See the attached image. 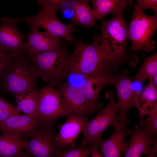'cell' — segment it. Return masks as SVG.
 <instances>
[{
  "label": "cell",
  "mask_w": 157,
  "mask_h": 157,
  "mask_svg": "<svg viewBox=\"0 0 157 157\" xmlns=\"http://www.w3.org/2000/svg\"><path fill=\"white\" fill-rule=\"evenodd\" d=\"M141 128L152 135H157V106L148 115L147 119L141 118L139 121Z\"/></svg>",
  "instance_id": "obj_26"
},
{
  "label": "cell",
  "mask_w": 157,
  "mask_h": 157,
  "mask_svg": "<svg viewBox=\"0 0 157 157\" xmlns=\"http://www.w3.org/2000/svg\"><path fill=\"white\" fill-rule=\"evenodd\" d=\"M74 13L71 23L89 29L95 25L94 19L89 1L76 0L73 8Z\"/></svg>",
  "instance_id": "obj_22"
},
{
  "label": "cell",
  "mask_w": 157,
  "mask_h": 157,
  "mask_svg": "<svg viewBox=\"0 0 157 157\" xmlns=\"http://www.w3.org/2000/svg\"><path fill=\"white\" fill-rule=\"evenodd\" d=\"M156 74L157 53H155L145 59L134 79L143 83L146 79H151Z\"/></svg>",
  "instance_id": "obj_24"
},
{
  "label": "cell",
  "mask_w": 157,
  "mask_h": 157,
  "mask_svg": "<svg viewBox=\"0 0 157 157\" xmlns=\"http://www.w3.org/2000/svg\"><path fill=\"white\" fill-rule=\"evenodd\" d=\"M67 117L65 122L60 126L59 131L55 135L56 145L60 151L62 148L75 144L77 138L88 121V117L74 114Z\"/></svg>",
  "instance_id": "obj_14"
},
{
  "label": "cell",
  "mask_w": 157,
  "mask_h": 157,
  "mask_svg": "<svg viewBox=\"0 0 157 157\" xmlns=\"http://www.w3.org/2000/svg\"><path fill=\"white\" fill-rule=\"evenodd\" d=\"M151 79L154 85L157 86V74L155 75Z\"/></svg>",
  "instance_id": "obj_34"
},
{
  "label": "cell",
  "mask_w": 157,
  "mask_h": 157,
  "mask_svg": "<svg viewBox=\"0 0 157 157\" xmlns=\"http://www.w3.org/2000/svg\"><path fill=\"white\" fill-rule=\"evenodd\" d=\"M0 23V47L13 58L26 53L24 36L17 29L19 17L3 16Z\"/></svg>",
  "instance_id": "obj_9"
},
{
  "label": "cell",
  "mask_w": 157,
  "mask_h": 157,
  "mask_svg": "<svg viewBox=\"0 0 157 157\" xmlns=\"http://www.w3.org/2000/svg\"><path fill=\"white\" fill-rule=\"evenodd\" d=\"M39 91L35 87L15 95L17 107L20 112L36 117Z\"/></svg>",
  "instance_id": "obj_23"
},
{
  "label": "cell",
  "mask_w": 157,
  "mask_h": 157,
  "mask_svg": "<svg viewBox=\"0 0 157 157\" xmlns=\"http://www.w3.org/2000/svg\"><path fill=\"white\" fill-rule=\"evenodd\" d=\"M31 31L25 35L28 38L25 43L26 53L36 54L55 49L62 44L60 38L49 32H41L36 27H30Z\"/></svg>",
  "instance_id": "obj_15"
},
{
  "label": "cell",
  "mask_w": 157,
  "mask_h": 157,
  "mask_svg": "<svg viewBox=\"0 0 157 157\" xmlns=\"http://www.w3.org/2000/svg\"><path fill=\"white\" fill-rule=\"evenodd\" d=\"M129 121H119L115 126L112 135L96 145L103 157H121L123 154L125 140L132 132L128 127Z\"/></svg>",
  "instance_id": "obj_12"
},
{
  "label": "cell",
  "mask_w": 157,
  "mask_h": 157,
  "mask_svg": "<svg viewBox=\"0 0 157 157\" xmlns=\"http://www.w3.org/2000/svg\"><path fill=\"white\" fill-rule=\"evenodd\" d=\"M133 79L125 70L115 76L113 84L116 90V102L118 107L117 117L119 121H129L127 118L128 113L134 106L132 83Z\"/></svg>",
  "instance_id": "obj_11"
},
{
  "label": "cell",
  "mask_w": 157,
  "mask_h": 157,
  "mask_svg": "<svg viewBox=\"0 0 157 157\" xmlns=\"http://www.w3.org/2000/svg\"><path fill=\"white\" fill-rule=\"evenodd\" d=\"M20 112L17 107L0 97V122L12 116L20 115Z\"/></svg>",
  "instance_id": "obj_28"
},
{
  "label": "cell",
  "mask_w": 157,
  "mask_h": 157,
  "mask_svg": "<svg viewBox=\"0 0 157 157\" xmlns=\"http://www.w3.org/2000/svg\"><path fill=\"white\" fill-rule=\"evenodd\" d=\"M23 19L30 27L42 28L53 35L63 38L70 42L74 40L72 33L76 30L75 25L71 23L68 24H63L56 15L39 13L36 15L26 16Z\"/></svg>",
  "instance_id": "obj_10"
},
{
  "label": "cell",
  "mask_w": 157,
  "mask_h": 157,
  "mask_svg": "<svg viewBox=\"0 0 157 157\" xmlns=\"http://www.w3.org/2000/svg\"><path fill=\"white\" fill-rule=\"evenodd\" d=\"M90 156L91 157H103L95 145H93Z\"/></svg>",
  "instance_id": "obj_33"
},
{
  "label": "cell",
  "mask_w": 157,
  "mask_h": 157,
  "mask_svg": "<svg viewBox=\"0 0 157 157\" xmlns=\"http://www.w3.org/2000/svg\"><path fill=\"white\" fill-rule=\"evenodd\" d=\"M64 1L63 0H36L38 4L42 5L40 13L56 15V12L62 9Z\"/></svg>",
  "instance_id": "obj_27"
},
{
  "label": "cell",
  "mask_w": 157,
  "mask_h": 157,
  "mask_svg": "<svg viewBox=\"0 0 157 157\" xmlns=\"http://www.w3.org/2000/svg\"><path fill=\"white\" fill-rule=\"evenodd\" d=\"M57 88L56 90L72 114L87 117L89 115H94L89 103L78 87L66 82Z\"/></svg>",
  "instance_id": "obj_13"
},
{
  "label": "cell",
  "mask_w": 157,
  "mask_h": 157,
  "mask_svg": "<svg viewBox=\"0 0 157 157\" xmlns=\"http://www.w3.org/2000/svg\"><path fill=\"white\" fill-rule=\"evenodd\" d=\"M41 127L36 117L27 115L10 117L0 122V133H8L22 137L31 136L36 129Z\"/></svg>",
  "instance_id": "obj_16"
},
{
  "label": "cell",
  "mask_w": 157,
  "mask_h": 157,
  "mask_svg": "<svg viewBox=\"0 0 157 157\" xmlns=\"http://www.w3.org/2000/svg\"><path fill=\"white\" fill-rule=\"evenodd\" d=\"M153 145L151 147L149 152L146 157H156L157 156V141L154 140Z\"/></svg>",
  "instance_id": "obj_32"
},
{
  "label": "cell",
  "mask_w": 157,
  "mask_h": 157,
  "mask_svg": "<svg viewBox=\"0 0 157 157\" xmlns=\"http://www.w3.org/2000/svg\"><path fill=\"white\" fill-rule=\"evenodd\" d=\"M101 43V37L97 35H94L91 43L82 40L76 41L75 50L71 55L69 74L114 78L123 64L111 56Z\"/></svg>",
  "instance_id": "obj_1"
},
{
  "label": "cell",
  "mask_w": 157,
  "mask_h": 157,
  "mask_svg": "<svg viewBox=\"0 0 157 157\" xmlns=\"http://www.w3.org/2000/svg\"><path fill=\"white\" fill-rule=\"evenodd\" d=\"M93 145L79 146L75 144L64 151H58L55 157H89Z\"/></svg>",
  "instance_id": "obj_25"
},
{
  "label": "cell",
  "mask_w": 157,
  "mask_h": 157,
  "mask_svg": "<svg viewBox=\"0 0 157 157\" xmlns=\"http://www.w3.org/2000/svg\"><path fill=\"white\" fill-rule=\"evenodd\" d=\"M136 3L143 10L152 9L154 11V15L157 16V0H137Z\"/></svg>",
  "instance_id": "obj_30"
},
{
  "label": "cell",
  "mask_w": 157,
  "mask_h": 157,
  "mask_svg": "<svg viewBox=\"0 0 157 157\" xmlns=\"http://www.w3.org/2000/svg\"><path fill=\"white\" fill-rule=\"evenodd\" d=\"M131 135L129 140L124 144L123 157H140L143 154H147L154 140L153 135L136 124Z\"/></svg>",
  "instance_id": "obj_18"
},
{
  "label": "cell",
  "mask_w": 157,
  "mask_h": 157,
  "mask_svg": "<svg viewBox=\"0 0 157 157\" xmlns=\"http://www.w3.org/2000/svg\"><path fill=\"white\" fill-rule=\"evenodd\" d=\"M27 142L18 135L8 133H0V157H19Z\"/></svg>",
  "instance_id": "obj_19"
},
{
  "label": "cell",
  "mask_w": 157,
  "mask_h": 157,
  "mask_svg": "<svg viewBox=\"0 0 157 157\" xmlns=\"http://www.w3.org/2000/svg\"><path fill=\"white\" fill-rule=\"evenodd\" d=\"M122 10L108 20L103 19L100 29L101 45L115 60L131 67L137 64L139 59L134 51L128 50L126 47L129 40L128 25Z\"/></svg>",
  "instance_id": "obj_2"
},
{
  "label": "cell",
  "mask_w": 157,
  "mask_h": 157,
  "mask_svg": "<svg viewBox=\"0 0 157 157\" xmlns=\"http://www.w3.org/2000/svg\"><path fill=\"white\" fill-rule=\"evenodd\" d=\"M26 54L35 66L39 78L50 86L57 88L69 74L71 54L66 45L62 44L53 50Z\"/></svg>",
  "instance_id": "obj_3"
},
{
  "label": "cell",
  "mask_w": 157,
  "mask_h": 157,
  "mask_svg": "<svg viewBox=\"0 0 157 157\" xmlns=\"http://www.w3.org/2000/svg\"><path fill=\"white\" fill-rule=\"evenodd\" d=\"M19 157H33L27 154L25 151H23Z\"/></svg>",
  "instance_id": "obj_35"
},
{
  "label": "cell",
  "mask_w": 157,
  "mask_h": 157,
  "mask_svg": "<svg viewBox=\"0 0 157 157\" xmlns=\"http://www.w3.org/2000/svg\"><path fill=\"white\" fill-rule=\"evenodd\" d=\"M133 16L128 25L129 39L132 42L129 49L152 51L156 42L152 37L157 28V16H149L136 3L134 5Z\"/></svg>",
  "instance_id": "obj_5"
},
{
  "label": "cell",
  "mask_w": 157,
  "mask_h": 157,
  "mask_svg": "<svg viewBox=\"0 0 157 157\" xmlns=\"http://www.w3.org/2000/svg\"><path fill=\"white\" fill-rule=\"evenodd\" d=\"M92 9L95 20H103L107 15H113L124 10L132 3L130 0H91Z\"/></svg>",
  "instance_id": "obj_20"
},
{
  "label": "cell",
  "mask_w": 157,
  "mask_h": 157,
  "mask_svg": "<svg viewBox=\"0 0 157 157\" xmlns=\"http://www.w3.org/2000/svg\"><path fill=\"white\" fill-rule=\"evenodd\" d=\"M142 83L133 79L132 85L134 106L135 107L143 90Z\"/></svg>",
  "instance_id": "obj_31"
},
{
  "label": "cell",
  "mask_w": 157,
  "mask_h": 157,
  "mask_svg": "<svg viewBox=\"0 0 157 157\" xmlns=\"http://www.w3.org/2000/svg\"><path fill=\"white\" fill-rule=\"evenodd\" d=\"M14 58L0 47V74L12 63Z\"/></svg>",
  "instance_id": "obj_29"
},
{
  "label": "cell",
  "mask_w": 157,
  "mask_h": 157,
  "mask_svg": "<svg viewBox=\"0 0 157 157\" xmlns=\"http://www.w3.org/2000/svg\"><path fill=\"white\" fill-rule=\"evenodd\" d=\"M143 89L135 107L141 118L150 114L157 106V86L152 80Z\"/></svg>",
  "instance_id": "obj_21"
},
{
  "label": "cell",
  "mask_w": 157,
  "mask_h": 157,
  "mask_svg": "<svg viewBox=\"0 0 157 157\" xmlns=\"http://www.w3.org/2000/svg\"><path fill=\"white\" fill-rule=\"evenodd\" d=\"M55 124L39 128L33 133L25 149L27 154L33 157H55L59 150L55 140Z\"/></svg>",
  "instance_id": "obj_8"
},
{
  "label": "cell",
  "mask_w": 157,
  "mask_h": 157,
  "mask_svg": "<svg viewBox=\"0 0 157 157\" xmlns=\"http://www.w3.org/2000/svg\"><path fill=\"white\" fill-rule=\"evenodd\" d=\"M26 54L14 58L12 64L0 74V87L4 93L15 96L36 87L40 78L35 66Z\"/></svg>",
  "instance_id": "obj_4"
},
{
  "label": "cell",
  "mask_w": 157,
  "mask_h": 157,
  "mask_svg": "<svg viewBox=\"0 0 157 157\" xmlns=\"http://www.w3.org/2000/svg\"><path fill=\"white\" fill-rule=\"evenodd\" d=\"M72 113L54 88L46 85L40 90L36 117L41 127L56 122Z\"/></svg>",
  "instance_id": "obj_7"
},
{
  "label": "cell",
  "mask_w": 157,
  "mask_h": 157,
  "mask_svg": "<svg viewBox=\"0 0 157 157\" xmlns=\"http://www.w3.org/2000/svg\"><path fill=\"white\" fill-rule=\"evenodd\" d=\"M105 97L109 100V102L85 126L82 131L83 137L81 146H85L89 144L97 145L102 140V135L107 129L110 126L114 127L119 123L117 115L118 105L114 98L113 92L107 91Z\"/></svg>",
  "instance_id": "obj_6"
},
{
  "label": "cell",
  "mask_w": 157,
  "mask_h": 157,
  "mask_svg": "<svg viewBox=\"0 0 157 157\" xmlns=\"http://www.w3.org/2000/svg\"><path fill=\"white\" fill-rule=\"evenodd\" d=\"M84 80L78 88L89 103L92 112L101 109L103 103L99 100V94L107 85H113V81L107 77L95 75L83 76Z\"/></svg>",
  "instance_id": "obj_17"
}]
</instances>
